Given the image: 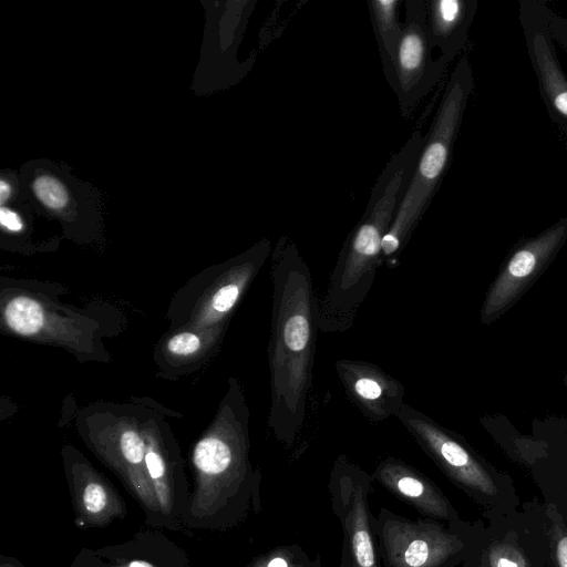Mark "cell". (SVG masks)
Returning a JSON list of instances; mask_svg holds the SVG:
<instances>
[{
	"label": "cell",
	"mask_w": 567,
	"mask_h": 567,
	"mask_svg": "<svg viewBox=\"0 0 567 567\" xmlns=\"http://www.w3.org/2000/svg\"><path fill=\"white\" fill-rule=\"evenodd\" d=\"M272 281L269 425L280 439L291 441L306 421L319 326L308 265L289 238L276 245Z\"/></svg>",
	"instance_id": "cell-1"
},
{
	"label": "cell",
	"mask_w": 567,
	"mask_h": 567,
	"mask_svg": "<svg viewBox=\"0 0 567 567\" xmlns=\"http://www.w3.org/2000/svg\"><path fill=\"white\" fill-rule=\"evenodd\" d=\"M424 137L414 130L378 176L362 217L341 248L326 292L318 298L320 330L343 331L351 326L374 281L383 238L411 181Z\"/></svg>",
	"instance_id": "cell-2"
},
{
	"label": "cell",
	"mask_w": 567,
	"mask_h": 567,
	"mask_svg": "<svg viewBox=\"0 0 567 567\" xmlns=\"http://www.w3.org/2000/svg\"><path fill=\"white\" fill-rule=\"evenodd\" d=\"M474 89L471 62L462 55L452 70L393 223L382 241V257H394L430 207L449 169L454 144Z\"/></svg>",
	"instance_id": "cell-3"
},
{
	"label": "cell",
	"mask_w": 567,
	"mask_h": 567,
	"mask_svg": "<svg viewBox=\"0 0 567 567\" xmlns=\"http://www.w3.org/2000/svg\"><path fill=\"white\" fill-rule=\"evenodd\" d=\"M240 395L221 425L204 435L192 451L194 485L183 528L215 530L227 524L245 472L248 411Z\"/></svg>",
	"instance_id": "cell-4"
},
{
	"label": "cell",
	"mask_w": 567,
	"mask_h": 567,
	"mask_svg": "<svg viewBox=\"0 0 567 567\" xmlns=\"http://www.w3.org/2000/svg\"><path fill=\"white\" fill-rule=\"evenodd\" d=\"M395 416L449 476L485 508V515L508 513L520 505L509 477L480 461L425 414L404 403Z\"/></svg>",
	"instance_id": "cell-5"
},
{
	"label": "cell",
	"mask_w": 567,
	"mask_h": 567,
	"mask_svg": "<svg viewBox=\"0 0 567 567\" xmlns=\"http://www.w3.org/2000/svg\"><path fill=\"white\" fill-rule=\"evenodd\" d=\"M485 516L488 523L473 567H553L543 502L534 498L512 512Z\"/></svg>",
	"instance_id": "cell-6"
},
{
	"label": "cell",
	"mask_w": 567,
	"mask_h": 567,
	"mask_svg": "<svg viewBox=\"0 0 567 567\" xmlns=\"http://www.w3.org/2000/svg\"><path fill=\"white\" fill-rule=\"evenodd\" d=\"M403 3L405 18L390 87L402 117L409 120L440 83L447 66L434 56L429 41L426 0H405Z\"/></svg>",
	"instance_id": "cell-7"
},
{
	"label": "cell",
	"mask_w": 567,
	"mask_h": 567,
	"mask_svg": "<svg viewBox=\"0 0 567 567\" xmlns=\"http://www.w3.org/2000/svg\"><path fill=\"white\" fill-rule=\"evenodd\" d=\"M550 10L545 1L522 0L518 18L542 100L549 117L567 140V74L549 31Z\"/></svg>",
	"instance_id": "cell-8"
},
{
	"label": "cell",
	"mask_w": 567,
	"mask_h": 567,
	"mask_svg": "<svg viewBox=\"0 0 567 567\" xmlns=\"http://www.w3.org/2000/svg\"><path fill=\"white\" fill-rule=\"evenodd\" d=\"M63 464L76 527L103 528L125 517L121 494L82 454L65 450Z\"/></svg>",
	"instance_id": "cell-9"
},
{
	"label": "cell",
	"mask_w": 567,
	"mask_h": 567,
	"mask_svg": "<svg viewBox=\"0 0 567 567\" xmlns=\"http://www.w3.org/2000/svg\"><path fill=\"white\" fill-rule=\"evenodd\" d=\"M69 567H190V563L162 530L144 529L116 544L82 548Z\"/></svg>",
	"instance_id": "cell-10"
},
{
	"label": "cell",
	"mask_w": 567,
	"mask_h": 567,
	"mask_svg": "<svg viewBox=\"0 0 567 567\" xmlns=\"http://www.w3.org/2000/svg\"><path fill=\"white\" fill-rule=\"evenodd\" d=\"M145 466L157 498L162 527L179 530L190 488L177 446L152 431L143 434Z\"/></svg>",
	"instance_id": "cell-11"
},
{
	"label": "cell",
	"mask_w": 567,
	"mask_h": 567,
	"mask_svg": "<svg viewBox=\"0 0 567 567\" xmlns=\"http://www.w3.org/2000/svg\"><path fill=\"white\" fill-rule=\"evenodd\" d=\"M567 238V218L559 219L538 236L524 243L511 257L492 287L484 315L491 316L506 306Z\"/></svg>",
	"instance_id": "cell-12"
},
{
	"label": "cell",
	"mask_w": 567,
	"mask_h": 567,
	"mask_svg": "<svg viewBox=\"0 0 567 567\" xmlns=\"http://www.w3.org/2000/svg\"><path fill=\"white\" fill-rule=\"evenodd\" d=\"M339 378L353 403L373 422L396 415L403 403L404 388L380 368L359 360L336 363Z\"/></svg>",
	"instance_id": "cell-13"
},
{
	"label": "cell",
	"mask_w": 567,
	"mask_h": 567,
	"mask_svg": "<svg viewBox=\"0 0 567 567\" xmlns=\"http://www.w3.org/2000/svg\"><path fill=\"white\" fill-rule=\"evenodd\" d=\"M477 4L476 0H426L429 41L446 66L466 45Z\"/></svg>",
	"instance_id": "cell-14"
},
{
	"label": "cell",
	"mask_w": 567,
	"mask_h": 567,
	"mask_svg": "<svg viewBox=\"0 0 567 567\" xmlns=\"http://www.w3.org/2000/svg\"><path fill=\"white\" fill-rule=\"evenodd\" d=\"M400 0H370L368 10L385 81L391 86L403 24L399 20Z\"/></svg>",
	"instance_id": "cell-15"
},
{
	"label": "cell",
	"mask_w": 567,
	"mask_h": 567,
	"mask_svg": "<svg viewBox=\"0 0 567 567\" xmlns=\"http://www.w3.org/2000/svg\"><path fill=\"white\" fill-rule=\"evenodd\" d=\"M380 475L400 495L413 501L434 515L457 522L458 516L445 498L426 482L403 465L385 463L379 468Z\"/></svg>",
	"instance_id": "cell-16"
},
{
	"label": "cell",
	"mask_w": 567,
	"mask_h": 567,
	"mask_svg": "<svg viewBox=\"0 0 567 567\" xmlns=\"http://www.w3.org/2000/svg\"><path fill=\"white\" fill-rule=\"evenodd\" d=\"M7 324L14 332L32 336L44 324V312L38 301L29 297H16L4 308Z\"/></svg>",
	"instance_id": "cell-17"
},
{
	"label": "cell",
	"mask_w": 567,
	"mask_h": 567,
	"mask_svg": "<svg viewBox=\"0 0 567 567\" xmlns=\"http://www.w3.org/2000/svg\"><path fill=\"white\" fill-rule=\"evenodd\" d=\"M31 189L38 202L48 210L60 213L70 204L66 186L54 175H37L31 182Z\"/></svg>",
	"instance_id": "cell-18"
},
{
	"label": "cell",
	"mask_w": 567,
	"mask_h": 567,
	"mask_svg": "<svg viewBox=\"0 0 567 567\" xmlns=\"http://www.w3.org/2000/svg\"><path fill=\"white\" fill-rule=\"evenodd\" d=\"M545 508L553 567H567V524L554 506L545 505Z\"/></svg>",
	"instance_id": "cell-19"
},
{
	"label": "cell",
	"mask_w": 567,
	"mask_h": 567,
	"mask_svg": "<svg viewBox=\"0 0 567 567\" xmlns=\"http://www.w3.org/2000/svg\"><path fill=\"white\" fill-rule=\"evenodd\" d=\"M353 554L360 567H375L373 546L365 524L358 517L351 534Z\"/></svg>",
	"instance_id": "cell-20"
},
{
	"label": "cell",
	"mask_w": 567,
	"mask_h": 567,
	"mask_svg": "<svg viewBox=\"0 0 567 567\" xmlns=\"http://www.w3.org/2000/svg\"><path fill=\"white\" fill-rule=\"evenodd\" d=\"M200 347V339L192 332H182L173 336L167 342L169 352L178 355L195 353Z\"/></svg>",
	"instance_id": "cell-21"
},
{
	"label": "cell",
	"mask_w": 567,
	"mask_h": 567,
	"mask_svg": "<svg viewBox=\"0 0 567 567\" xmlns=\"http://www.w3.org/2000/svg\"><path fill=\"white\" fill-rule=\"evenodd\" d=\"M549 31L555 42L564 50L567 55V18L549 12Z\"/></svg>",
	"instance_id": "cell-22"
},
{
	"label": "cell",
	"mask_w": 567,
	"mask_h": 567,
	"mask_svg": "<svg viewBox=\"0 0 567 567\" xmlns=\"http://www.w3.org/2000/svg\"><path fill=\"white\" fill-rule=\"evenodd\" d=\"M0 223L3 229L11 233H18L23 228L20 215L6 206H2L0 209Z\"/></svg>",
	"instance_id": "cell-23"
},
{
	"label": "cell",
	"mask_w": 567,
	"mask_h": 567,
	"mask_svg": "<svg viewBox=\"0 0 567 567\" xmlns=\"http://www.w3.org/2000/svg\"><path fill=\"white\" fill-rule=\"evenodd\" d=\"M11 195V185L6 181H0V204L4 206V204L9 200Z\"/></svg>",
	"instance_id": "cell-24"
},
{
	"label": "cell",
	"mask_w": 567,
	"mask_h": 567,
	"mask_svg": "<svg viewBox=\"0 0 567 567\" xmlns=\"http://www.w3.org/2000/svg\"><path fill=\"white\" fill-rule=\"evenodd\" d=\"M0 567H24L17 558L1 555Z\"/></svg>",
	"instance_id": "cell-25"
},
{
	"label": "cell",
	"mask_w": 567,
	"mask_h": 567,
	"mask_svg": "<svg viewBox=\"0 0 567 567\" xmlns=\"http://www.w3.org/2000/svg\"><path fill=\"white\" fill-rule=\"evenodd\" d=\"M267 567H288V564L284 558L276 557L268 563Z\"/></svg>",
	"instance_id": "cell-26"
}]
</instances>
